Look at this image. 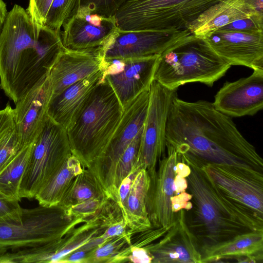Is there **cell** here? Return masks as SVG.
<instances>
[{
	"label": "cell",
	"mask_w": 263,
	"mask_h": 263,
	"mask_svg": "<svg viewBox=\"0 0 263 263\" xmlns=\"http://www.w3.org/2000/svg\"><path fill=\"white\" fill-rule=\"evenodd\" d=\"M22 213L19 201L9 200L0 196V218L18 216Z\"/></svg>",
	"instance_id": "38"
},
{
	"label": "cell",
	"mask_w": 263,
	"mask_h": 263,
	"mask_svg": "<svg viewBox=\"0 0 263 263\" xmlns=\"http://www.w3.org/2000/svg\"><path fill=\"white\" fill-rule=\"evenodd\" d=\"M128 230L125 221H123L108 227L102 235V237L107 240L112 237L123 235Z\"/></svg>",
	"instance_id": "42"
},
{
	"label": "cell",
	"mask_w": 263,
	"mask_h": 263,
	"mask_svg": "<svg viewBox=\"0 0 263 263\" xmlns=\"http://www.w3.org/2000/svg\"><path fill=\"white\" fill-rule=\"evenodd\" d=\"M149 89L124 108L120 122L102 154L87 168L108 197L115 166L130 142L143 130L149 102Z\"/></svg>",
	"instance_id": "9"
},
{
	"label": "cell",
	"mask_w": 263,
	"mask_h": 263,
	"mask_svg": "<svg viewBox=\"0 0 263 263\" xmlns=\"http://www.w3.org/2000/svg\"><path fill=\"white\" fill-rule=\"evenodd\" d=\"M192 199L191 194L186 192L174 195L171 198L172 210L174 213H177L181 210L189 211L193 209V203L190 201Z\"/></svg>",
	"instance_id": "39"
},
{
	"label": "cell",
	"mask_w": 263,
	"mask_h": 263,
	"mask_svg": "<svg viewBox=\"0 0 263 263\" xmlns=\"http://www.w3.org/2000/svg\"><path fill=\"white\" fill-rule=\"evenodd\" d=\"M132 235L128 230L123 235L108 238L88 254L85 263L111 262L115 256L130 243Z\"/></svg>",
	"instance_id": "30"
},
{
	"label": "cell",
	"mask_w": 263,
	"mask_h": 263,
	"mask_svg": "<svg viewBox=\"0 0 263 263\" xmlns=\"http://www.w3.org/2000/svg\"><path fill=\"white\" fill-rule=\"evenodd\" d=\"M8 13L6 4L3 0H0V32Z\"/></svg>",
	"instance_id": "47"
},
{
	"label": "cell",
	"mask_w": 263,
	"mask_h": 263,
	"mask_svg": "<svg viewBox=\"0 0 263 263\" xmlns=\"http://www.w3.org/2000/svg\"><path fill=\"white\" fill-rule=\"evenodd\" d=\"M61 31L37 25L20 5L8 12L0 32V86L15 104L49 74L65 49Z\"/></svg>",
	"instance_id": "2"
},
{
	"label": "cell",
	"mask_w": 263,
	"mask_h": 263,
	"mask_svg": "<svg viewBox=\"0 0 263 263\" xmlns=\"http://www.w3.org/2000/svg\"><path fill=\"white\" fill-rule=\"evenodd\" d=\"M166 146L180 155L214 163L253 168L263 172V161L231 117L212 102H187L174 96L165 133Z\"/></svg>",
	"instance_id": "1"
},
{
	"label": "cell",
	"mask_w": 263,
	"mask_h": 263,
	"mask_svg": "<svg viewBox=\"0 0 263 263\" xmlns=\"http://www.w3.org/2000/svg\"><path fill=\"white\" fill-rule=\"evenodd\" d=\"M152 258L145 248L131 249L128 258V262L150 263Z\"/></svg>",
	"instance_id": "41"
},
{
	"label": "cell",
	"mask_w": 263,
	"mask_h": 263,
	"mask_svg": "<svg viewBox=\"0 0 263 263\" xmlns=\"http://www.w3.org/2000/svg\"><path fill=\"white\" fill-rule=\"evenodd\" d=\"M220 30L254 33L263 32V16L257 14L233 22Z\"/></svg>",
	"instance_id": "34"
},
{
	"label": "cell",
	"mask_w": 263,
	"mask_h": 263,
	"mask_svg": "<svg viewBox=\"0 0 263 263\" xmlns=\"http://www.w3.org/2000/svg\"><path fill=\"white\" fill-rule=\"evenodd\" d=\"M160 238L144 247L152 263H202L200 245L187 224L184 210L176 213L174 224Z\"/></svg>",
	"instance_id": "16"
},
{
	"label": "cell",
	"mask_w": 263,
	"mask_h": 263,
	"mask_svg": "<svg viewBox=\"0 0 263 263\" xmlns=\"http://www.w3.org/2000/svg\"><path fill=\"white\" fill-rule=\"evenodd\" d=\"M16 130L13 109L7 104L0 110V147Z\"/></svg>",
	"instance_id": "36"
},
{
	"label": "cell",
	"mask_w": 263,
	"mask_h": 263,
	"mask_svg": "<svg viewBox=\"0 0 263 263\" xmlns=\"http://www.w3.org/2000/svg\"><path fill=\"white\" fill-rule=\"evenodd\" d=\"M124 221L120 206L114 200L108 198L96 213L87 218V221H97L101 227L105 228Z\"/></svg>",
	"instance_id": "31"
},
{
	"label": "cell",
	"mask_w": 263,
	"mask_h": 263,
	"mask_svg": "<svg viewBox=\"0 0 263 263\" xmlns=\"http://www.w3.org/2000/svg\"><path fill=\"white\" fill-rule=\"evenodd\" d=\"M83 169L79 160L72 155L34 199L37 200L39 205L46 206L59 205L76 177Z\"/></svg>",
	"instance_id": "25"
},
{
	"label": "cell",
	"mask_w": 263,
	"mask_h": 263,
	"mask_svg": "<svg viewBox=\"0 0 263 263\" xmlns=\"http://www.w3.org/2000/svg\"><path fill=\"white\" fill-rule=\"evenodd\" d=\"M62 26V44L70 50L99 47H104L105 50L119 32L114 16L103 17L83 8H79L77 14Z\"/></svg>",
	"instance_id": "13"
},
{
	"label": "cell",
	"mask_w": 263,
	"mask_h": 263,
	"mask_svg": "<svg viewBox=\"0 0 263 263\" xmlns=\"http://www.w3.org/2000/svg\"><path fill=\"white\" fill-rule=\"evenodd\" d=\"M218 111L230 117L253 116L263 107V69L249 77L226 82L212 103Z\"/></svg>",
	"instance_id": "17"
},
{
	"label": "cell",
	"mask_w": 263,
	"mask_h": 263,
	"mask_svg": "<svg viewBox=\"0 0 263 263\" xmlns=\"http://www.w3.org/2000/svg\"><path fill=\"white\" fill-rule=\"evenodd\" d=\"M142 133V132L130 142L115 166L108 198L116 202L119 186L136 164Z\"/></svg>",
	"instance_id": "28"
},
{
	"label": "cell",
	"mask_w": 263,
	"mask_h": 263,
	"mask_svg": "<svg viewBox=\"0 0 263 263\" xmlns=\"http://www.w3.org/2000/svg\"><path fill=\"white\" fill-rule=\"evenodd\" d=\"M105 70H99L51 97L47 109L48 116L67 129L83 108L93 88L103 78Z\"/></svg>",
	"instance_id": "21"
},
{
	"label": "cell",
	"mask_w": 263,
	"mask_h": 263,
	"mask_svg": "<svg viewBox=\"0 0 263 263\" xmlns=\"http://www.w3.org/2000/svg\"><path fill=\"white\" fill-rule=\"evenodd\" d=\"M149 102L144 121L136 165L147 171L154 170L164 155L165 133L171 105L176 90L166 88L156 80L149 89Z\"/></svg>",
	"instance_id": "10"
},
{
	"label": "cell",
	"mask_w": 263,
	"mask_h": 263,
	"mask_svg": "<svg viewBox=\"0 0 263 263\" xmlns=\"http://www.w3.org/2000/svg\"><path fill=\"white\" fill-rule=\"evenodd\" d=\"M88 254V252L83 250L77 249L65 256L60 263H85Z\"/></svg>",
	"instance_id": "43"
},
{
	"label": "cell",
	"mask_w": 263,
	"mask_h": 263,
	"mask_svg": "<svg viewBox=\"0 0 263 263\" xmlns=\"http://www.w3.org/2000/svg\"><path fill=\"white\" fill-rule=\"evenodd\" d=\"M201 253L202 263L245 256L262 262L263 231L243 233L216 244L202 246Z\"/></svg>",
	"instance_id": "23"
},
{
	"label": "cell",
	"mask_w": 263,
	"mask_h": 263,
	"mask_svg": "<svg viewBox=\"0 0 263 263\" xmlns=\"http://www.w3.org/2000/svg\"><path fill=\"white\" fill-rule=\"evenodd\" d=\"M32 143L23 147L0 172V196L11 200L20 201L19 190L27 165Z\"/></svg>",
	"instance_id": "26"
},
{
	"label": "cell",
	"mask_w": 263,
	"mask_h": 263,
	"mask_svg": "<svg viewBox=\"0 0 263 263\" xmlns=\"http://www.w3.org/2000/svg\"><path fill=\"white\" fill-rule=\"evenodd\" d=\"M175 174L186 178L191 173V168L185 162L179 161L175 165Z\"/></svg>",
	"instance_id": "45"
},
{
	"label": "cell",
	"mask_w": 263,
	"mask_h": 263,
	"mask_svg": "<svg viewBox=\"0 0 263 263\" xmlns=\"http://www.w3.org/2000/svg\"><path fill=\"white\" fill-rule=\"evenodd\" d=\"M104 47L83 50L65 49L58 56L49 72L51 97L61 93L76 82L105 69L107 62L104 58Z\"/></svg>",
	"instance_id": "19"
},
{
	"label": "cell",
	"mask_w": 263,
	"mask_h": 263,
	"mask_svg": "<svg viewBox=\"0 0 263 263\" xmlns=\"http://www.w3.org/2000/svg\"><path fill=\"white\" fill-rule=\"evenodd\" d=\"M220 0H125L114 15L119 31L186 29Z\"/></svg>",
	"instance_id": "7"
},
{
	"label": "cell",
	"mask_w": 263,
	"mask_h": 263,
	"mask_svg": "<svg viewBox=\"0 0 263 263\" xmlns=\"http://www.w3.org/2000/svg\"><path fill=\"white\" fill-rule=\"evenodd\" d=\"M245 2L253 12L263 15V0H245Z\"/></svg>",
	"instance_id": "46"
},
{
	"label": "cell",
	"mask_w": 263,
	"mask_h": 263,
	"mask_svg": "<svg viewBox=\"0 0 263 263\" xmlns=\"http://www.w3.org/2000/svg\"><path fill=\"white\" fill-rule=\"evenodd\" d=\"M125 0H80L79 8L103 17L114 16Z\"/></svg>",
	"instance_id": "32"
},
{
	"label": "cell",
	"mask_w": 263,
	"mask_h": 263,
	"mask_svg": "<svg viewBox=\"0 0 263 263\" xmlns=\"http://www.w3.org/2000/svg\"><path fill=\"white\" fill-rule=\"evenodd\" d=\"M159 55L106 61L104 77L123 109L140 93L149 89Z\"/></svg>",
	"instance_id": "15"
},
{
	"label": "cell",
	"mask_w": 263,
	"mask_h": 263,
	"mask_svg": "<svg viewBox=\"0 0 263 263\" xmlns=\"http://www.w3.org/2000/svg\"><path fill=\"white\" fill-rule=\"evenodd\" d=\"M191 168L186 178L194 203L190 229L200 245H212L243 233L263 231V215L221 189L195 158L180 155Z\"/></svg>",
	"instance_id": "3"
},
{
	"label": "cell",
	"mask_w": 263,
	"mask_h": 263,
	"mask_svg": "<svg viewBox=\"0 0 263 263\" xmlns=\"http://www.w3.org/2000/svg\"><path fill=\"white\" fill-rule=\"evenodd\" d=\"M173 189L175 195L185 192L187 189V182L186 178L176 174L174 179Z\"/></svg>",
	"instance_id": "44"
},
{
	"label": "cell",
	"mask_w": 263,
	"mask_h": 263,
	"mask_svg": "<svg viewBox=\"0 0 263 263\" xmlns=\"http://www.w3.org/2000/svg\"><path fill=\"white\" fill-rule=\"evenodd\" d=\"M123 112L118 97L103 77L66 129L72 155L78 158L83 168H88L103 152Z\"/></svg>",
	"instance_id": "4"
},
{
	"label": "cell",
	"mask_w": 263,
	"mask_h": 263,
	"mask_svg": "<svg viewBox=\"0 0 263 263\" xmlns=\"http://www.w3.org/2000/svg\"><path fill=\"white\" fill-rule=\"evenodd\" d=\"M149 184L147 171L143 168L139 169L121 207L124 221L133 235L152 227L145 205Z\"/></svg>",
	"instance_id": "24"
},
{
	"label": "cell",
	"mask_w": 263,
	"mask_h": 263,
	"mask_svg": "<svg viewBox=\"0 0 263 263\" xmlns=\"http://www.w3.org/2000/svg\"><path fill=\"white\" fill-rule=\"evenodd\" d=\"M103 194L105 193L95 176L88 168H83L76 177L59 205L67 210Z\"/></svg>",
	"instance_id": "27"
},
{
	"label": "cell",
	"mask_w": 263,
	"mask_h": 263,
	"mask_svg": "<svg viewBox=\"0 0 263 263\" xmlns=\"http://www.w3.org/2000/svg\"><path fill=\"white\" fill-rule=\"evenodd\" d=\"M166 155L159 160L158 169L147 171L149 184L145 198L146 209L152 226L169 227L174 223L176 213L172 210L171 198L174 196L175 167L181 161L174 148L166 146Z\"/></svg>",
	"instance_id": "12"
},
{
	"label": "cell",
	"mask_w": 263,
	"mask_h": 263,
	"mask_svg": "<svg viewBox=\"0 0 263 263\" xmlns=\"http://www.w3.org/2000/svg\"><path fill=\"white\" fill-rule=\"evenodd\" d=\"M191 33L187 29L119 31L104 51L105 61L159 55Z\"/></svg>",
	"instance_id": "14"
},
{
	"label": "cell",
	"mask_w": 263,
	"mask_h": 263,
	"mask_svg": "<svg viewBox=\"0 0 263 263\" xmlns=\"http://www.w3.org/2000/svg\"><path fill=\"white\" fill-rule=\"evenodd\" d=\"M52 92L49 74L15 104L14 119L22 147L32 143L42 130Z\"/></svg>",
	"instance_id": "20"
},
{
	"label": "cell",
	"mask_w": 263,
	"mask_h": 263,
	"mask_svg": "<svg viewBox=\"0 0 263 263\" xmlns=\"http://www.w3.org/2000/svg\"><path fill=\"white\" fill-rule=\"evenodd\" d=\"M141 168L135 165L130 174L124 179L119 186L117 202L121 207L122 204L127 197L132 187L136 176Z\"/></svg>",
	"instance_id": "40"
},
{
	"label": "cell",
	"mask_w": 263,
	"mask_h": 263,
	"mask_svg": "<svg viewBox=\"0 0 263 263\" xmlns=\"http://www.w3.org/2000/svg\"><path fill=\"white\" fill-rule=\"evenodd\" d=\"M199 161L205 173L221 189L263 215L262 172L253 168Z\"/></svg>",
	"instance_id": "11"
},
{
	"label": "cell",
	"mask_w": 263,
	"mask_h": 263,
	"mask_svg": "<svg viewBox=\"0 0 263 263\" xmlns=\"http://www.w3.org/2000/svg\"><path fill=\"white\" fill-rule=\"evenodd\" d=\"M204 39L231 66L263 69V32L248 33L218 29Z\"/></svg>",
	"instance_id": "18"
},
{
	"label": "cell",
	"mask_w": 263,
	"mask_h": 263,
	"mask_svg": "<svg viewBox=\"0 0 263 263\" xmlns=\"http://www.w3.org/2000/svg\"><path fill=\"white\" fill-rule=\"evenodd\" d=\"M53 0H29L26 9L33 22L40 25H44L45 18Z\"/></svg>",
	"instance_id": "37"
},
{
	"label": "cell",
	"mask_w": 263,
	"mask_h": 263,
	"mask_svg": "<svg viewBox=\"0 0 263 263\" xmlns=\"http://www.w3.org/2000/svg\"><path fill=\"white\" fill-rule=\"evenodd\" d=\"M255 14L259 15L248 6L245 0H220L200 14L186 29L194 36L205 39L233 22Z\"/></svg>",
	"instance_id": "22"
},
{
	"label": "cell",
	"mask_w": 263,
	"mask_h": 263,
	"mask_svg": "<svg viewBox=\"0 0 263 263\" xmlns=\"http://www.w3.org/2000/svg\"><path fill=\"white\" fill-rule=\"evenodd\" d=\"M22 148L16 130L0 147V172Z\"/></svg>",
	"instance_id": "35"
},
{
	"label": "cell",
	"mask_w": 263,
	"mask_h": 263,
	"mask_svg": "<svg viewBox=\"0 0 263 263\" xmlns=\"http://www.w3.org/2000/svg\"><path fill=\"white\" fill-rule=\"evenodd\" d=\"M72 155L66 129L48 115L32 148L19 190L20 199H34Z\"/></svg>",
	"instance_id": "8"
},
{
	"label": "cell",
	"mask_w": 263,
	"mask_h": 263,
	"mask_svg": "<svg viewBox=\"0 0 263 263\" xmlns=\"http://www.w3.org/2000/svg\"><path fill=\"white\" fill-rule=\"evenodd\" d=\"M231 67L204 39L191 34L159 56L153 80L172 90L193 82L212 86Z\"/></svg>",
	"instance_id": "5"
},
{
	"label": "cell",
	"mask_w": 263,
	"mask_h": 263,
	"mask_svg": "<svg viewBox=\"0 0 263 263\" xmlns=\"http://www.w3.org/2000/svg\"><path fill=\"white\" fill-rule=\"evenodd\" d=\"M81 222L60 205L23 208L18 216L0 218V254L51 243Z\"/></svg>",
	"instance_id": "6"
},
{
	"label": "cell",
	"mask_w": 263,
	"mask_h": 263,
	"mask_svg": "<svg viewBox=\"0 0 263 263\" xmlns=\"http://www.w3.org/2000/svg\"><path fill=\"white\" fill-rule=\"evenodd\" d=\"M80 1L53 0L44 25L55 30H61L64 22L77 14Z\"/></svg>",
	"instance_id": "29"
},
{
	"label": "cell",
	"mask_w": 263,
	"mask_h": 263,
	"mask_svg": "<svg viewBox=\"0 0 263 263\" xmlns=\"http://www.w3.org/2000/svg\"><path fill=\"white\" fill-rule=\"evenodd\" d=\"M108 198L105 194L95 197L66 210L72 216L84 220L94 215Z\"/></svg>",
	"instance_id": "33"
}]
</instances>
